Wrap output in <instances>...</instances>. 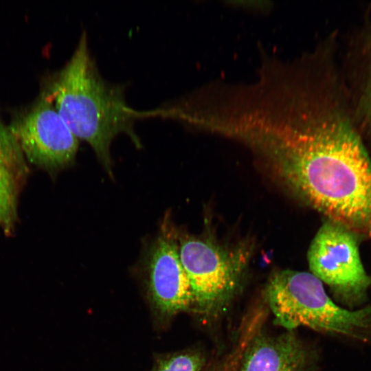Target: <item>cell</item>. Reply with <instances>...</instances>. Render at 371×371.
Listing matches in <instances>:
<instances>
[{
    "mask_svg": "<svg viewBox=\"0 0 371 371\" xmlns=\"http://www.w3.org/2000/svg\"><path fill=\"white\" fill-rule=\"evenodd\" d=\"M28 174L19 146L9 127L0 119V227L7 236L15 230L18 201Z\"/></svg>",
    "mask_w": 371,
    "mask_h": 371,
    "instance_id": "obj_9",
    "label": "cell"
},
{
    "mask_svg": "<svg viewBox=\"0 0 371 371\" xmlns=\"http://www.w3.org/2000/svg\"><path fill=\"white\" fill-rule=\"evenodd\" d=\"M275 323L289 331L300 326L371 344V304L359 309L337 304L313 273L284 270L265 289Z\"/></svg>",
    "mask_w": 371,
    "mask_h": 371,
    "instance_id": "obj_3",
    "label": "cell"
},
{
    "mask_svg": "<svg viewBox=\"0 0 371 371\" xmlns=\"http://www.w3.org/2000/svg\"><path fill=\"white\" fill-rule=\"evenodd\" d=\"M178 252L189 280L193 302L203 311L221 310L237 286L236 264L211 243L178 234Z\"/></svg>",
    "mask_w": 371,
    "mask_h": 371,
    "instance_id": "obj_6",
    "label": "cell"
},
{
    "mask_svg": "<svg viewBox=\"0 0 371 371\" xmlns=\"http://www.w3.org/2000/svg\"><path fill=\"white\" fill-rule=\"evenodd\" d=\"M249 146L328 220L371 242V157L335 76L294 85L250 120Z\"/></svg>",
    "mask_w": 371,
    "mask_h": 371,
    "instance_id": "obj_1",
    "label": "cell"
},
{
    "mask_svg": "<svg viewBox=\"0 0 371 371\" xmlns=\"http://www.w3.org/2000/svg\"><path fill=\"white\" fill-rule=\"evenodd\" d=\"M357 233L327 220L320 227L308 251L311 273L333 291L349 309L364 304L371 289V275L363 266Z\"/></svg>",
    "mask_w": 371,
    "mask_h": 371,
    "instance_id": "obj_4",
    "label": "cell"
},
{
    "mask_svg": "<svg viewBox=\"0 0 371 371\" xmlns=\"http://www.w3.org/2000/svg\"><path fill=\"white\" fill-rule=\"evenodd\" d=\"M339 64L352 118L371 157V10L348 33Z\"/></svg>",
    "mask_w": 371,
    "mask_h": 371,
    "instance_id": "obj_7",
    "label": "cell"
},
{
    "mask_svg": "<svg viewBox=\"0 0 371 371\" xmlns=\"http://www.w3.org/2000/svg\"><path fill=\"white\" fill-rule=\"evenodd\" d=\"M202 363V359L197 354H182L166 361L158 371H200Z\"/></svg>",
    "mask_w": 371,
    "mask_h": 371,
    "instance_id": "obj_11",
    "label": "cell"
},
{
    "mask_svg": "<svg viewBox=\"0 0 371 371\" xmlns=\"http://www.w3.org/2000/svg\"><path fill=\"white\" fill-rule=\"evenodd\" d=\"M8 127L25 159L51 176L75 161L78 139L45 94Z\"/></svg>",
    "mask_w": 371,
    "mask_h": 371,
    "instance_id": "obj_5",
    "label": "cell"
},
{
    "mask_svg": "<svg viewBox=\"0 0 371 371\" xmlns=\"http://www.w3.org/2000/svg\"><path fill=\"white\" fill-rule=\"evenodd\" d=\"M45 95L76 137L91 146L111 177L110 147L113 139L124 133L136 146H141L134 131L139 111L126 104L121 85L111 84L100 76L85 32Z\"/></svg>",
    "mask_w": 371,
    "mask_h": 371,
    "instance_id": "obj_2",
    "label": "cell"
},
{
    "mask_svg": "<svg viewBox=\"0 0 371 371\" xmlns=\"http://www.w3.org/2000/svg\"><path fill=\"white\" fill-rule=\"evenodd\" d=\"M146 258L149 289L160 310L172 314L188 307L193 302L192 292L172 226L164 223Z\"/></svg>",
    "mask_w": 371,
    "mask_h": 371,
    "instance_id": "obj_8",
    "label": "cell"
},
{
    "mask_svg": "<svg viewBox=\"0 0 371 371\" xmlns=\"http://www.w3.org/2000/svg\"><path fill=\"white\" fill-rule=\"evenodd\" d=\"M306 354L291 331L259 335L247 348L240 371H303Z\"/></svg>",
    "mask_w": 371,
    "mask_h": 371,
    "instance_id": "obj_10",
    "label": "cell"
}]
</instances>
